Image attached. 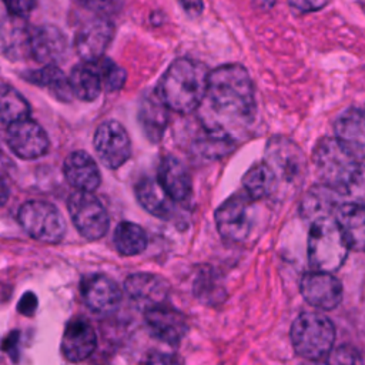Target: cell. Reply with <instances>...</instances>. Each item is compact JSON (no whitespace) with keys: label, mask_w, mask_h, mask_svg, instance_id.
<instances>
[{"label":"cell","mask_w":365,"mask_h":365,"mask_svg":"<svg viewBox=\"0 0 365 365\" xmlns=\"http://www.w3.org/2000/svg\"><path fill=\"white\" fill-rule=\"evenodd\" d=\"M254 87L245 67L224 64L208 76L207 91L198 107L200 120L208 134L230 138L254 118Z\"/></svg>","instance_id":"1"},{"label":"cell","mask_w":365,"mask_h":365,"mask_svg":"<svg viewBox=\"0 0 365 365\" xmlns=\"http://www.w3.org/2000/svg\"><path fill=\"white\" fill-rule=\"evenodd\" d=\"M210 71L191 58H177L164 71L158 81L157 96L163 104L180 114H188L204 100Z\"/></svg>","instance_id":"2"},{"label":"cell","mask_w":365,"mask_h":365,"mask_svg":"<svg viewBox=\"0 0 365 365\" xmlns=\"http://www.w3.org/2000/svg\"><path fill=\"white\" fill-rule=\"evenodd\" d=\"M312 161L324 185L336 192L342 200L365 167L336 138L331 137L321 138L317 143Z\"/></svg>","instance_id":"3"},{"label":"cell","mask_w":365,"mask_h":365,"mask_svg":"<svg viewBox=\"0 0 365 365\" xmlns=\"http://www.w3.org/2000/svg\"><path fill=\"white\" fill-rule=\"evenodd\" d=\"M348 251L335 215L321 217L309 222L308 262L311 268L331 274L344 264Z\"/></svg>","instance_id":"4"},{"label":"cell","mask_w":365,"mask_h":365,"mask_svg":"<svg viewBox=\"0 0 365 365\" xmlns=\"http://www.w3.org/2000/svg\"><path fill=\"white\" fill-rule=\"evenodd\" d=\"M291 341L298 355L308 361H317L331 351L335 327L324 314L305 311L292 322Z\"/></svg>","instance_id":"5"},{"label":"cell","mask_w":365,"mask_h":365,"mask_svg":"<svg viewBox=\"0 0 365 365\" xmlns=\"http://www.w3.org/2000/svg\"><path fill=\"white\" fill-rule=\"evenodd\" d=\"M17 221L31 238L47 244L60 242L66 232V221L60 210L41 200L26 201L17 212Z\"/></svg>","instance_id":"6"},{"label":"cell","mask_w":365,"mask_h":365,"mask_svg":"<svg viewBox=\"0 0 365 365\" xmlns=\"http://www.w3.org/2000/svg\"><path fill=\"white\" fill-rule=\"evenodd\" d=\"M215 224L224 240L245 241L254 227V200L245 192L234 194L217 208Z\"/></svg>","instance_id":"7"},{"label":"cell","mask_w":365,"mask_h":365,"mask_svg":"<svg viewBox=\"0 0 365 365\" xmlns=\"http://www.w3.org/2000/svg\"><path fill=\"white\" fill-rule=\"evenodd\" d=\"M264 163L271 168L278 182H301L307 165L304 151L287 137H271L265 147Z\"/></svg>","instance_id":"8"},{"label":"cell","mask_w":365,"mask_h":365,"mask_svg":"<svg viewBox=\"0 0 365 365\" xmlns=\"http://www.w3.org/2000/svg\"><path fill=\"white\" fill-rule=\"evenodd\" d=\"M68 214L77 231L87 240H100L106 235L110 220L103 202L86 191H74L67 201Z\"/></svg>","instance_id":"9"},{"label":"cell","mask_w":365,"mask_h":365,"mask_svg":"<svg viewBox=\"0 0 365 365\" xmlns=\"http://www.w3.org/2000/svg\"><path fill=\"white\" fill-rule=\"evenodd\" d=\"M93 143L98 160L107 168L121 167L131 155L128 133L118 121H103L94 133Z\"/></svg>","instance_id":"10"},{"label":"cell","mask_w":365,"mask_h":365,"mask_svg":"<svg viewBox=\"0 0 365 365\" xmlns=\"http://www.w3.org/2000/svg\"><path fill=\"white\" fill-rule=\"evenodd\" d=\"M6 143L10 151L21 160H34L50 148L44 128L31 118H24L7 125Z\"/></svg>","instance_id":"11"},{"label":"cell","mask_w":365,"mask_h":365,"mask_svg":"<svg viewBox=\"0 0 365 365\" xmlns=\"http://www.w3.org/2000/svg\"><path fill=\"white\" fill-rule=\"evenodd\" d=\"M114 24L107 17H93L84 21L74 36V48L83 61L93 63L104 57L114 37Z\"/></svg>","instance_id":"12"},{"label":"cell","mask_w":365,"mask_h":365,"mask_svg":"<svg viewBox=\"0 0 365 365\" xmlns=\"http://www.w3.org/2000/svg\"><path fill=\"white\" fill-rule=\"evenodd\" d=\"M68 50L66 34L56 26L41 24L29 31V54L44 66H56Z\"/></svg>","instance_id":"13"},{"label":"cell","mask_w":365,"mask_h":365,"mask_svg":"<svg viewBox=\"0 0 365 365\" xmlns=\"http://www.w3.org/2000/svg\"><path fill=\"white\" fill-rule=\"evenodd\" d=\"M304 299L319 309H334L342 301V285L336 277L329 272H308L299 284Z\"/></svg>","instance_id":"14"},{"label":"cell","mask_w":365,"mask_h":365,"mask_svg":"<svg viewBox=\"0 0 365 365\" xmlns=\"http://www.w3.org/2000/svg\"><path fill=\"white\" fill-rule=\"evenodd\" d=\"M145 324L163 342L177 345L188 331V324L182 312L164 302L144 311Z\"/></svg>","instance_id":"15"},{"label":"cell","mask_w":365,"mask_h":365,"mask_svg":"<svg viewBox=\"0 0 365 365\" xmlns=\"http://www.w3.org/2000/svg\"><path fill=\"white\" fill-rule=\"evenodd\" d=\"M87 307L97 314H111L121 302V289L114 279L103 274H94L84 278L81 285Z\"/></svg>","instance_id":"16"},{"label":"cell","mask_w":365,"mask_h":365,"mask_svg":"<svg viewBox=\"0 0 365 365\" xmlns=\"http://www.w3.org/2000/svg\"><path fill=\"white\" fill-rule=\"evenodd\" d=\"M124 289L131 299L147 309L167 301L170 284L157 274L137 272L125 278Z\"/></svg>","instance_id":"17"},{"label":"cell","mask_w":365,"mask_h":365,"mask_svg":"<svg viewBox=\"0 0 365 365\" xmlns=\"http://www.w3.org/2000/svg\"><path fill=\"white\" fill-rule=\"evenodd\" d=\"M335 138L356 160L365 158V111L345 110L335 121Z\"/></svg>","instance_id":"18"},{"label":"cell","mask_w":365,"mask_h":365,"mask_svg":"<svg viewBox=\"0 0 365 365\" xmlns=\"http://www.w3.org/2000/svg\"><path fill=\"white\" fill-rule=\"evenodd\" d=\"M97 345L94 328L81 318H73L63 332L61 349L70 362H81L88 358Z\"/></svg>","instance_id":"19"},{"label":"cell","mask_w":365,"mask_h":365,"mask_svg":"<svg viewBox=\"0 0 365 365\" xmlns=\"http://www.w3.org/2000/svg\"><path fill=\"white\" fill-rule=\"evenodd\" d=\"M67 182L77 191L93 192L101 182V174L94 158L83 150L70 153L63 165Z\"/></svg>","instance_id":"20"},{"label":"cell","mask_w":365,"mask_h":365,"mask_svg":"<svg viewBox=\"0 0 365 365\" xmlns=\"http://www.w3.org/2000/svg\"><path fill=\"white\" fill-rule=\"evenodd\" d=\"M335 220L348 248L365 251V207L342 202L335 211Z\"/></svg>","instance_id":"21"},{"label":"cell","mask_w":365,"mask_h":365,"mask_svg":"<svg viewBox=\"0 0 365 365\" xmlns=\"http://www.w3.org/2000/svg\"><path fill=\"white\" fill-rule=\"evenodd\" d=\"M157 180L174 201H185L191 194V178L182 164L174 155H165L158 165Z\"/></svg>","instance_id":"22"},{"label":"cell","mask_w":365,"mask_h":365,"mask_svg":"<svg viewBox=\"0 0 365 365\" xmlns=\"http://www.w3.org/2000/svg\"><path fill=\"white\" fill-rule=\"evenodd\" d=\"M135 197L141 207L158 218H170L174 200L164 191L157 178L145 177L135 185Z\"/></svg>","instance_id":"23"},{"label":"cell","mask_w":365,"mask_h":365,"mask_svg":"<svg viewBox=\"0 0 365 365\" xmlns=\"http://www.w3.org/2000/svg\"><path fill=\"white\" fill-rule=\"evenodd\" d=\"M68 83L73 96L81 101H94L103 91V81L96 63L83 61L71 68Z\"/></svg>","instance_id":"24"},{"label":"cell","mask_w":365,"mask_h":365,"mask_svg":"<svg viewBox=\"0 0 365 365\" xmlns=\"http://www.w3.org/2000/svg\"><path fill=\"white\" fill-rule=\"evenodd\" d=\"M338 198L339 195L324 184L319 187H312V190H309L302 200L301 214L308 222H312L321 217H328L332 214L335 215L336 208L341 205L338 204Z\"/></svg>","instance_id":"25"},{"label":"cell","mask_w":365,"mask_h":365,"mask_svg":"<svg viewBox=\"0 0 365 365\" xmlns=\"http://www.w3.org/2000/svg\"><path fill=\"white\" fill-rule=\"evenodd\" d=\"M26 80L47 90L50 94H53V97L61 101H68L73 96L68 77H66L63 70L57 66H43L37 70H31L27 73Z\"/></svg>","instance_id":"26"},{"label":"cell","mask_w":365,"mask_h":365,"mask_svg":"<svg viewBox=\"0 0 365 365\" xmlns=\"http://www.w3.org/2000/svg\"><path fill=\"white\" fill-rule=\"evenodd\" d=\"M244 192L254 201L271 197L279 187L271 168L262 161L251 167L242 178Z\"/></svg>","instance_id":"27"},{"label":"cell","mask_w":365,"mask_h":365,"mask_svg":"<svg viewBox=\"0 0 365 365\" xmlns=\"http://www.w3.org/2000/svg\"><path fill=\"white\" fill-rule=\"evenodd\" d=\"M113 242L121 255L131 257L141 254L145 250L148 238L143 227L135 222L123 221L114 230Z\"/></svg>","instance_id":"28"},{"label":"cell","mask_w":365,"mask_h":365,"mask_svg":"<svg viewBox=\"0 0 365 365\" xmlns=\"http://www.w3.org/2000/svg\"><path fill=\"white\" fill-rule=\"evenodd\" d=\"M30 106L13 86L0 83V123L10 125L16 121L29 118Z\"/></svg>","instance_id":"29"},{"label":"cell","mask_w":365,"mask_h":365,"mask_svg":"<svg viewBox=\"0 0 365 365\" xmlns=\"http://www.w3.org/2000/svg\"><path fill=\"white\" fill-rule=\"evenodd\" d=\"M164 104L160 97L154 96V98L145 100L140 107V121L144 127V131L150 137V140H160L163 130L167 124V113L164 111Z\"/></svg>","instance_id":"30"},{"label":"cell","mask_w":365,"mask_h":365,"mask_svg":"<svg viewBox=\"0 0 365 365\" xmlns=\"http://www.w3.org/2000/svg\"><path fill=\"white\" fill-rule=\"evenodd\" d=\"M194 294L200 301L211 305L222 301L225 297L224 287L220 284L217 275L212 272L198 274L194 282Z\"/></svg>","instance_id":"31"},{"label":"cell","mask_w":365,"mask_h":365,"mask_svg":"<svg viewBox=\"0 0 365 365\" xmlns=\"http://www.w3.org/2000/svg\"><path fill=\"white\" fill-rule=\"evenodd\" d=\"M98 73L101 76V81H103V90L106 91H117L120 90L127 78V73L123 67H120L118 64H115L113 60L107 58V57H101L100 60L94 61Z\"/></svg>","instance_id":"32"},{"label":"cell","mask_w":365,"mask_h":365,"mask_svg":"<svg viewBox=\"0 0 365 365\" xmlns=\"http://www.w3.org/2000/svg\"><path fill=\"white\" fill-rule=\"evenodd\" d=\"M327 365H362V358L354 346L339 345L328 352Z\"/></svg>","instance_id":"33"},{"label":"cell","mask_w":365,"mask_h":365,"mask_svg":"<svg viewBox=\"0 0 365 365\" xmlns=\"http://www.w3.org/2000/svg\"><path fill=\"white\" fill-rule=\"evenodd\" d=\"M83 7L91 10L93 13L107 17L110 14H115L123 4V0H77Z\"/></svg>","instance_id":"34"},{"label":"cell","mask_w":365,"mask_h":365,"mask_svg":"<svg viewBox=\"0 0 365 365\" xmlns=\"http://www.w3.org/2000/svg\"><path fill=\"white\" fill-rule=\"evenodd\" d=\"M1 1L4 3L9 13L16 17H24L30 14L37 6V0H1Z\"/></svg>","instance_id":"35"},{"label":"cell","mask_w":365,"mask_h":365,"mask_svg":"<svg viewBox=\"0 0 365 365\" xmlns=\"http://www.w3.org/2000/svg\"><path fill=\"white\" fill-rule=\"evenodd\" d=\"M289 6L301 13H312L324 9L328 0H288Z\"/></svg>","instance_id":"36"},{"label":"cell","mask_w":365,"mask_h":365,"mask_svg":"<svg viewBox=\"0 0 365 365\" xmlns=\"http://www.w3.org/2000/svg\"><path fill=\"white\" fill-rule=\"evenodd\" d=\"M36 308H37V298L33 292L24 294L17 305L19 312H21L24 315H31L36 311Z\"/></svg>","instance_id":"37"},{"label":"cell","mask_w":365,"mask_h":365,"mask_svg":"<svg viewBox=\"0 0 365 365\" xmlns=\"http://www.w3.org/2000/svg\"><path fill=\"white\" fill-rule=\"evenodd\" d=\"M147 365H181V364L175 356H173L170 354L155 352L148 358Z\"/></svg>","instance_id":"38"},{"label":"cell","mask_w":365,"mask_h":365,"mask_svg":"<svg viewBox=\"0 0 365 365\" xmlns=\"http://www.w3.org/2000/svg\"><path fill=\"white\" fill-rule=\"evenodd\" d=\"M180 1L185 7V10L190 13H200L202 10L201 0H180Z\"/></svg>","instance_id":"39"},{"label":"cell","mask_w":365,"mask_h":365,"mask_svg":"<svg viewBox=\"0 0 365 365\" xmlns=\"http://www.w3.org/2000/svg\"><path fill=\"white\" fill-rule=\"evenodd\" d=\"M7 198H9V188H7L6 182L3 181V177H0V207L3 204H6Z\"/></svg>","instance_id":"40"},{"label":"cell","mask_w":365,"mask_h":365,"mask_svg":"<svg viewBox=\"0 0 365 365\" xmlns=\"http://www.w3.org/2000/svg\"><path fill=\"white\" fill-rule=\"evenodd\" d=\"M255 6L261 7V9H271L275 3V0H254Z\"/></svg>","instance_id":"41"},{"label":"cell","mask_w":365,"mask_h":365,"mask_svg":"<svg viewBox=\"0 0 365 365\" xmlns=\"http://www.w3.org/2000/svg\"><path fill=\"white\" fill-rule=\"evenodd\" d=\"M4 170H6V158H4L3 154L0 153V177H1V174L4 173Z\"/></svg>","instance_id":"42"},{"label":"cell","mask_w":365,"mask_h":365,"mask_svg":"<svg viewBox=\"0 0 365 365\" xmlns=\"http://www.w3.org/2000/svg\"><path fill=\"white\" fill-rule=\"evenodd\" d=\"M314 365H315V364H314Z\"/></svg>","instance_id":"43"}]
</instances>
